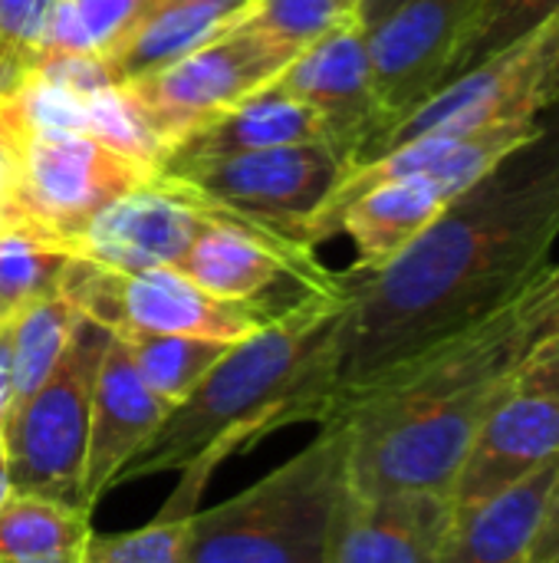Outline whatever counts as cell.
Listing matches in <instances>:
<instances>
[{
    "instance_id": "38",
    "label": "cell",
    "mask_w": 559,
    "mask_h": 563,
    "mask_svg": "<svg viewBox=\"0 0 559 563\" xmlns=\"http://www.w3.org/2000/svg\"><path fill=\"white\" fill-rule=\"evenodd\" d=\"M343 7H346V10H353V7H356V0H343Z\"/></svg>"
},
{
    "instance_id": "3",
    "label": "cell",
    "mask_w": 559,
    "mask_h": 563,
    "mask_svg": "<svg viewBox=\"0 0 559 563\" xmlns=\"http://www.w3.org/2000/svg\"><path fill=\"white\" fill-rule=\"evenodd\" d=\"M527 353L521 300L441 343L376 386L349 396L329 419L346 429L349 492H448L478 429Z\"/></svg>"
},
{
    "instance_id": "22",
    "label": "cell",
    "mask_w": 559,
    "mask_h": 563,
    "mask_svg": "<svg viewBox=\"0 0 559 563\" xmlns=\"http://www.w3.org/2000/svg\"><path fill=\"white\" fill-rule=\"evenodd\" d=\"M72 254L30 224H0V323L59 290Z\"/></svg>"
},
{
    "instance_id": "1",
    "label": "cell",
    "mask_w": 559,
    "mask_h": 563,
    "mask_svg": "<svg viewBox=\"0 0 559 563\" xmlns=\"http://www.w3.org/2000/svg\"><path fill=\"white\" fill-rule=\"evenodd\" d=\"M559 109L372 274H349L329 340V416L349 396L517 303L554 264Z\"/></svg>"
},
{
    "instance_id": "27",
    "label": "cell",
    "mask_w": 559,
    "mask_h": 563,
    "mask_svg": "<svg viewBox=\"0 0 559 563\" xmlns=\"http://www.w3.org/2000/svg\"><path fill=\"white\" fill-rule=\"evenodd\" d=\"M82 102H86V135H92L96 142H102L125 162L138 165L152 178L161 175L168 162V148L152 132L148 119L142 115V109L132 102V96L122 86L89 92L82 96Z\"/></svg>"
},
{
    "instance_id": "30",
    "label": "cell",
    "mask_w": 559,
    "mask_h": 563,
    "mask_svg": "<svg viewBox=\"0 0 559 563\" xmlns=\"http://www.w3.org/2000/svg\"><path fill=\"white\" fill-rule=\"evenodd\" d=\"M33 76L63 86L76 96H89L109 86H119V76L102 53H43L33 59Z\"/></svg>"
},
{
    "instance_id": "36",
    "label": "cell",
    "mask_w": 559,
    "mask_h": 563,
    "mask_svg": "<svg viewBox=\"0 0 559 563\" xmlns=\"http://www.w3.org/2000/svg\"><path fill=\"white\" fill-rule=\"evenodd\" d=\"M13 158H16V148L7 145V142L0 139V224H3V208H7L10 178H13Z\"/></svg>"
},
{
    "instance_id": "39",
    "label": "cell",
    "mask_w": 559,
    "mask_h": 563,
    "mask_svg": "<svg viewBox=\"0 0 559 563\" xmlns=\"http://www.w3.org/2000/svg\"><path fill=\"white\" fill-rule=\"evenodd\" d=\"M158 3H168V0H152V7H158ZM152 7H148V10H152Z\"/></svg>"
},
{
    "instance_id": "19",
    "label": "cell",
    "mask_w": 559,
    "mask_h": 563,
    "mask_svg": "<svg viewBox=\"0 0 559 563\" xmlns=\"http://www.w3.org/2000/svg\"><path fill=\"white\" fill-rule=\"evenodd\" d=\"M326 145V125L323 119L300 102L297 96L283 92L277 82L244 96L241 102L227 106L214 119H208L201 129H194L165 162L168 168H185L198 162L264 152V148H283V145Z\"/></svg>"
},
{
    "instance_id": "25",
    "label": "cell",
    "mask_w": 559,
    "mask_h": 563,
    "mask_svg": "<svg viewBox=\"0 0 559 563\" xmlns=\"http://www.w3.org/2000/svg\"><path fill=\"white\" fill-rule=\"evenodd\" d=\"M557 13L559 0H478L465 23L461 43L451 56L448 76L441 86L455 82L478 63L514 46L517 40H524L527 33L544 26Z\"/></svg>"
},
{
    "instance_id": "20",
    "label": "cell",
    "mask_w": 559,
    "mask_h": 563,
    "mask_svg": "<svg viewBox=\"0 0 559 563\" xmlns=\"http://www.w3.org/2000/svg\"><path fill=\"white\" fill-rule=\"evenodd\" d=\"M247 3H217V0H168L152 7L109 53V63L119 76V86L145 79L191 49L211 43L231 26L244 23Z\"/></svg>"
},
{
    "instance_id": "12",
    "label": "cell",
    "mask_w": 559,
    "mask_h": 563,
    "mask_svg": "<svg viewBox=\"0 0 559 563\" xmlns=\"http://www.w3.org/2000/svg\"><path fill=\"white\" fill-rule=\"evenodd\" d=\"M474 3L478 0H409L366 30L372 89L382 106L385 129L441 89Z\"/></svg>"
},
{
    "instance_id": "29",
    "label": "cell",
    "mask_w": 559,
    "mask_h": 563,
    "mask_svg": "<svg viewBox=\"0 0 559 563\" xmlns=\"http://www.w3.org/2000/svg\"><path fill=\"white\" fill-rule=\"evenodd\" d=\"M349 13L343 0H250L244 26L297 56Z\"/></svg>"
},
{
    "instance_id": "28",
    "label": "cell",
    "mask_w": 559,
    "mask_h": 563,
    "mask_svg": "<svg viewBox=\"0 0 559 563\" xmlns=\"http://www.w3.org/2000/svg\"><path fill=\"white\" fill-rule=\"evenodd\" d=\"M191 515L194 511L165 501L161 511L135 531H89L79 563H185V538Z\"/></svg>"
},
{
    "instance_id": "32",
    "label": "cell",
    "mask_w": 559,
    "mask_h": 563,
    "mask_svg": "<svg viewBox=\"0 0 559 563\" xmlns=\"http://www.w3.org/2000/svg\"><path fill=\"white\" fill-rule=\"evenodd\" d=\"M521 320L527 333V350L559 336V264H550L540 280L521 297Z\"/></svg>"
},
{
    "instance_id": "6",
    "label": "cell",
    "mask_w": 559,
    "mask_h": 563,
    "mask_svg": "<svg viewBox=\"0 0 559 563\" xmlns=\"http://www.w3.org/2000/svg\"><path fill=\"white\" fill-rule=\"evenodd\" d=\"M109 336L105 327L79 317L46 383L3 419L0 445L13 492L53 498L82 511L92 386Z\"/></svg>"
},
{
    "instance_id": "26",
    "label": "cell",
    "mask_w": 559,
    "mask_h": 563,
    "mask_svg": "<svg viewBox=\"0 0 559 563\" xmlns=\"http://www.w3.org/2000/svg\"><path fill=\"white\" fill-rule=\"evenodd\" d=\"M152 0H59L43 40V53H102L148 13Z\"/></svg>"
},
{
    "instance_id": "14",
    "label": "cell",
    "mask_w": 559,
    "mask_h": 563,
    "mask_svg": "<svg viewBox=\"0 0 559 563\" xmlns=\"http://www.w3.org/2000/svg\"><path fill=\"white\" fill-rule=\"evenodd\" d=\"M559 455V389L517 376L484 416L451 488L455 511L471 508Z\"/></svg>"
},
{
    "instance_id": "9",
    "label": "cell",
    "mask_w": 559,
    "mask_h": 563,
    "mask_svg": "<svg viewBox=\"0 0 559 563\" xmlns=\"http://www.w3.org/2000/svg\"><path fill=\"white\" fill-rule=\"evenodd\" d=\"M155 181L92 135H30L13 158L3 224H30L56 238L66 251L82 224L119 195Z\"/></svg>"
},
{
    "instance_id": "11",
    "label": "cell",
    "mask_w": 559,
    "mask_h": 563,
    "mask_svg": "<svg viewBox=\"0 0 559 563\" xmlns=\"http://www.w3.org/2000/svg\"><path fill=\"white\" fill-rule=\"evenodd\" d=\"M273 82L323 119L326 145L346 172L366 158L369 145L385 129V115L372 89L366 30L353 13L300 49Z\"/></svg>"
},
{
    "instance_id": "40",
    "label": "cell",
    "mask_w": 559,
    "mask_h": 563,
    "mask_svg": "<svg viewBox=\"0 0 559 563\" xmlns=\"http://www.w3.org/2000/svg\"><path fill=\"white\" fill-rule=\"evenodd\" d=\"M3 53H7V46H3V43H0V59H3Z\"/></svg>"
},
{
    "instance_id": "17",
    "label": "cell",
    "mask_w": 559,
    "mask_h": 563,
    "mask_svg": "<svg viewBox=\"0 0 559 563\" xmlns=\"http://www.w3.org/2000/svg\"><path fill=\"white\" fill-rule=\"evenodd\" d=\"M168 412L171 406L145 386L128 346L112 333L92 386L89 442L82 465V511L92 515L99 498L112 492L115 475L165 422Z\"/></svg>"
},
{
    "instance_id": "13",
    "label": "cell",
    "mask_w": 559,
    "mask_h": 563,
    "mask_svg": "<svg viewBox=\"0 0 559 563\" xmlns=\"http://www.w3.org/2000/svg\"><path fill=\"white\" fill-rule=\"evenodd\" d=\"M211 214L161 178L99 208L69 241V254L119 274L178 267Z\"/></svg>"
},
{
    "instance_id": "21",
    "label": "cell",
    "mask_w": 559,
    "mask_h": 563,
    "mask_svg": "<svg viewBox=\"0 0 559 563\" xmlns=\"http://www.w3.org/2000/svg\"><path fill=\"white\" fill-rule=\"evenodd\" d=\"M89 531L86 511L10 492L0 505V563H79Z\"/></svg>"
},
{
    "instance_id": "2",
    "label": "cell",
    "mask_w": 559,
    "mask_h": 563,
    "mask_svg": "<svg viewBox=\"0 0 559 563\" xmlns=\"http://www.w3.org/2000/svg\"><path fill=\"white\" fill-rule=\"evenodd\" d=\"M349 277L336 290H306L250 336L227 346L208 376L178 402L115 475L181 472L171 505L198 511L211 472L273 429L329 419V340L346 303Z\"/></svg>"
},
{
    "instance_id": "8",
    "label": "cell",
    "mask_w": 559,
    "mask_h": 563,
    "mask_svg": "<svg viewBox=\"0 0 559 563\" xmlns=\"http://www.w3.org/2000/svg\"><path fill=\"white\" fill-rule=\"evenodd\" d=\"M56 294L79 317L105 327L115 336L165 333L237 343L277 317L260 303L217 300L204 294L194 280H188L178 267L119 274L92 261L72 257L63 271Z\"/></svg>"
},
{
    "instance_id": "16",
    "label": "cell",
    "mask_w": 559,
    "mask_h": 563,
    "mask_svg": "<svg viewBox=\"0 0 559 563\" xmlns=\"http://www.w3.org/2000/svg\"><path fill=\"white\" fill-rule=\"evenodd\" d=\"M178 271L217 300L260 307H267L264 294L283 277L320 290H336L346 284V277H333L329 271H323L313 251L270 241L254 228L224 218H211L204 224L191 251L181 257Z\"/></svg>"
},
{
    "instance_id": "33",
    "label": "cell",
    "mask_w": 559,
    "mask_h": 563,
    "mask_svg": "<svg viewBox=\"0 0 559 563\" xmlns=\"http://www.w3.org/2000/svg\"><path fill=\"white\" fill-rule=\"evenodd\" d=\"M517 376L547 389H559V336L557 340H544L534 343L524 360L517 363Z\"/></svg>"
},
{
    "instance_id": "23",
    "label": "cell",
    "mask_w": 559,
    "mask_h": 563,
    "mask_svg": "<svg viewBox=\"0 0 559 563\" xmlns=\"http://www.w3.org/2000/svg\"><path fill=\"white\" fill-rule=\"evenodd\" d=\"M79 313L59 297H43L10 320V373H13V406H23L59 363ZM7 412V416H10Z\"/></svg>"
},
{
    "instance_id": "24",
    "label": "cell",
    "mask_w": 559,
    "mask_h": 563,
    "mask_svg": "<svg viewBox=\"0 0 559 563\" xmlns=\"http://www.w3.org/2000/svg\"><path fill=\"white\" fill-rule=\"evenodd\" d=\"M145 386L165 399L171 409L191 396V389L208 376V369L227 353L231 343L198 340V336H165V333H125L119 336Z\"/></svg>"
},
{
    "instance_id": "35",
    "label": "cell",
    "mask_w": 559,
    "mask_h": 563,
    "mask_svg": "<svg viewBox=\"0 0 559 563\" xmlns=\"http://www.w3.org/2000/svg\"><path fill=\"white\" fill-rule=\"evenodd\" d=\"M402 3H409V0H356L353 16L362 23V30H369V26H376L379 20H385L392 10H399Z\"/></svg>"
},
{
    "instance_id": "37",
    "label": "cell",
    "mask_w": 559,
    "mask_h": 563,
    "mask_svg": "<svg viewBox=\"0 0 559 563\" xmlns=\"http://www.w3.org/2000/svg\"><path fill=\"white\" fill-rule=\"evenodd\" d=\"M10 475H7V462H3V445H0V505L10 498Z\"/></svg>"
},
{
    "instance_id": "10",
    "label": "cell",
    "mask_w": 559,
    "mask_h": 563,
    "mask_svg": "<svg viewBox=\"0 0 559 563\" xmlns=\"http://www.w3.org/2000/svg\"><path fill=\"white\" fill-rule=\"evenodd\" d=\"M290 59L293 53L267 43L244 23H237L211 43L191 49L178 63L145 79L125 82L122 89L132 96L152 132L171 155L208 119L270 86Z\"/></svg>"
},
{
    "instance_id": "15",
    "label": "cell",
    "mask_w": 559,
    "mask_h": 563,
    "mask_svg": "<svg viewBox=\"0 0 559 563\" xmlns=\"http://www.w3.org/2000/svg\"><path fill=\"white\" fill-rule=\"evenodd\" d=\"M455 525L448 492L402 488L343 495L326 563H438Z\"/></svg>"
},
{
    "instance_id": "41",
    "label": "cell",
    "mask_w": 559,
    "mask_h": 563,
    "mask_svg": "<svg viewBox=\"0 0 559 563\" xmlns=\"http://www.w3.org/2000/svg\"><path fill=\"white\" fill-rule=\"evenodd\" d=\"M557 109H559V106H557Z\"/></svg>"
},
{
    "instance_id": "5",
    "label": "cell",
    "mask_w": 559,
    "mask_h": 563,
    "mask_svg": "<svg viewBox=\"0 0 559 563\" xmlns=\"http://www.w3.org/2000/svg\"><path fill=\"white\" fill-rule=\"evenodd\" d=\"M343 172L346 168L329 145L310 142L168 168L158 178L211 218H224L254 228L270 241L313 251L310 221L326 205Z\"/></svg>"
},
{
    "instance_id": "31",
    "label": "cell",
    "mask_w": 559,
    "mask_h": 563,
    "mask_svg": "<svg viewBox=\"0 0 559 563\" xmlns=\"http://www.w3.org/2000/svg\"><path fill=\"white\" fill-rule=\"evenodd\" d=\"M56 3L59 0H0V43L7 49L40 56Z\"/></svg>"
},
{
    "instance_id": "18",
    "label": "cell",
    "mask_w": 559,
    "mask_h": 563,
    "mask_svg": "<svg viewBox=\"0 0 559 563\" xmlns=\"http://www.w3.org/2000/svg\"><path fill=\"white\" fill-rule=\"evenodd\" d=\"M559 482V455L511 488L455 511L438 563H530Z\"/></svg>"
},
{
    "instance_id": "4",
    "label": "cell",
    "mask_w": 559,
    "mask_h": 563,
    "mask_svg": "<svg viewBox=\"0 0 559 563\" xmlns=\"http://www.w3.org/2000/svg\"><path fill=\"white\" fill-rule=\"evenodd\" d=\"M346 488V429L326 419L267 478L191 515L185 563H326Z\"/></svg>"
},
{
    "instance_id": "34",
    "label": "cell",
    "mask_w": 559,
    "mask_h": 563,
    "mask_svg": "<svg viewBox=\"0 0 559 563\" xmlns=\"http://www.w3.org/2000/svg\"><path fill=\"white\" fill-rule=\"evenodd\" d=\"M530 563H559V482L554 498H550L544 528H540V534H537V544H534Z\"/></svg>"
},
{
    "instance_id": "7",
    "label": "cell",
    "mask_w": 559,
    "mask_h": 563,
    "mask_svg": "<svg viewBox=\"0 0 559 563\" xmlns=\"http://www.w3.org/2000/svg\"><path fill=\"white\" fill-rule=\"evenodd\" d=\"M559 106V13L544 26L478 63L455 82L435 89L369 148L366 162L422 139H465L507 122H537ZM362 162V165H366Z\"/></svg>"
}]
</instances>
